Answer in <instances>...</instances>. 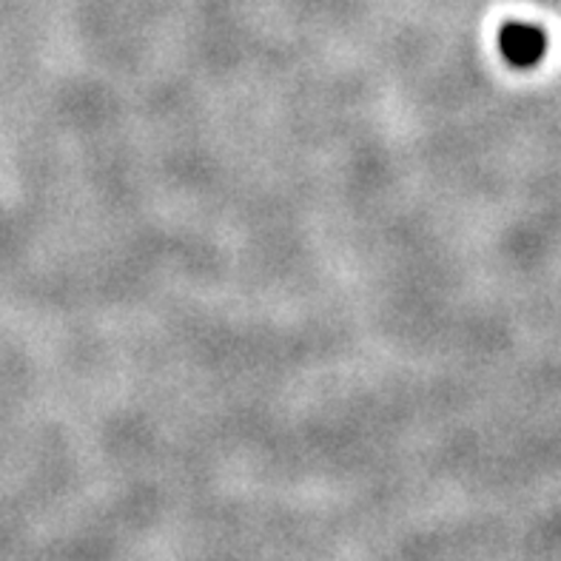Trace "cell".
Segmentation results:
<instances>
[{"mask_svg":"<svg viewBox=\"0 0 561 561\" xmlns=\"http://www.w3.org/2000/svg\"><path fill=\"white\" fill-rule=\"evenodd\" d=\"M499 51L516 69H534L548 55V35L536 23L507 21L499 28Z\"/></svg>","mask_w":561,"mask_h":561,"instance_id":"obj_1","label":"cell"}]
</instances>
